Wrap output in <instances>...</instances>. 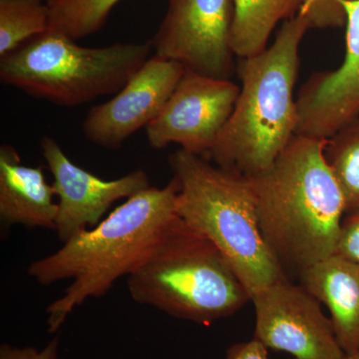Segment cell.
<instances>
[{"label": "cell", "mask_w": 359, "mask_h": 359, "mask_svg": "<svg viewBox=\"0 0 359 359\" xmlns=\"http://www.w3.org/2000/svg\"><path fill=\"white\" fill-rule=\"evenodd\" d=\"M325 156L344 198L346 215L359 212V119L327 139Z\"/></svg>", "instance_id": "16"}, {"label": "cell", "mask_w": 359, "mask_h": 359, "mask_svg": "<svg viewBox=\"0 0 359 359\" xmlns=\"http://www.w3.org/2000/svg\"><path fill=\"white\" fill-rule=\"evenodd\" d=\"M169 165L179 186L178 216L216 245L250 299L287 278L262 235L247 176L181 149Z\"/></svg>", "instance_id": "4"}, {"label": "cell", "mask_w": 359, "mask_h": 359, "mask_svg": "<svg viewBox=\"0 0 359 359\" xmlns=\"http://www.w3.org/2000/svg\"><path fill=\"white\" fill-rule=\"evenodd\" d=\"M346 13V56L337 69L314 73L297 98V134L328 139L359 119V0H339Z\"/></svg>", "instance_id": "12"}, {"label": "cell", "mask_w": 359, "mask_h": 359, "mask_svg": "<svg viewBox=\"0 0 359 359\" xmlns=\"http://www.w3.org/2000/svg\"><path fill=\"white\" fill-rule=\"evenodd\" d=\"M344 359H359V351L358 353L346 354Z\"/></svg>", "instance_id": "23"}, {"label": "cell", "mask_w": 359, "mask_h": 359, "mask_svg": "<svg viewBox=\"0 0 359 359\" xmlns=\"http://www.w3.org/2000/svg\"><path fill=\"white\" fill-rule=\"evenodd\" d=\"M335 254L359 264V212L344 219Z\"/></svg>", "instance_id": "20"}, {"label": "cell", "mask_w": 359, "mask_h": 359, "mask_svg": "<svg viewBox=\"0 0 359 359\" xmlns=\"http://www.w3.org/2000/svg\"><path fill=\"white\" fill-rule=\"evenodd\" d=\"M299 9V0H233L231 45L236 57L264 51L276 25Z\"/></svg>", "instance_id": "15"}, {"label": "cell", "mask_w": 359, "mask_h": 359, "mask_svg": "<svg viewBox=\"0 0 359 359\" xmlns=\"http://www.w3.org/2000/svg\"><path fill=\"white\" fill-rule=\"evenodd\" d=\"M299 278L302 287L327 306L344 353H358L359 264L335 254L306 269Z\"/></svg>", "instance_id": "14"}, {"label": "cell", "mask_w": 359, "mask_h": 359, "mask_svg": "<svg viewBox=\"0 0 359 359\" xmlns=\"http://www.w3.org/2000/svg\"><path fill=\"white\" fill-rule=\"evenodd\" d=\"M240 93L231 79L186 70L159 116L145 128L149 145L207 157L230 119Z\"/></svg>", "instance_id": "8"}, {"label": "cell", "mask_w": 359, "mask_h": 359, "mask_svg": "<svg viewBox=\"0 0 359 359\" xmlns=\"http://www.w3.org/2000/svg\"><path fill=\"white\" fill-rule=\"evenodd\" d=\"M176 179L163 188L135 194L94 228L62 243L53 254L33 262L28 275L42 285L71 280L46 309L47 330L55 334L73 311L104 297L122 276L138 268L178 217Z\"/></svg>", "instance_id": "1"}, {"label": "cell", "mask_w": 359, "mask_h": 359, "mask_svg": "<svg viewBox=\"0 0 359 359\" xmlns=\"http://www.w3.org/2000/svg\"><path fill=\"white\" fill-rule=\"evenodd\" d=\"M224 359H269V349L252 339L249 341L233 344L226 351Z\"/></svg>", "instance_id": "22"}, {"label": "cell", "mask_w": 359, "mask_h": 359, "mask_svg": "<svg viewBox=\"0 0 359 359\" xmlns=\"http://www.w3.org/2000/svg\"><path fill=\"white\" fill-rule=\"evenodd\" d=\"M58 204L43 168L25 166L16 149L0 147V221L2 226L56 230Z\"/></svg>", "instance_id": "13"}, {"label": "cell", "mask_w": 359, "mask_h": 359, "mask_svg": "<svg viewBox=\"0 0 359 359\" xmlns=\"http://www.w3.org/2000/svg\"><path fill=\"white\" fill-rule=\"evenodd\" d=\"M233 0H168L164 20L150 40L155 55L212 78L236 71L231 32Z\"/></svg>", "instance_id": "7"}, {"label": "cell", "mask_w": 359, "mask_h": 359, "mask_svg": "<svg viewBox=\"0 0 359 359\" xmlns=\"http://www.w3.org/2000/svg\"><path fill=\"white\" fill-rule=\"evenodd\" d=\"M186 68L176 61L151 56L112 98L93 106L82 123L90 143L110 150L159 116Z\"/></svg>", "instance_id": "10"}, {"label": "cell", "mask_w": 359, "mask_h": 359, "mask_svg": "<svg viewBox=\"0 0 359 359\" xmlns=\"http://www.w3.org/2000/svg\"><path fill=\"white\" fill-rule=\"evenodd\" d=\"M127 285L139 304L204 325L233 316L250 302L224 255L179 216L127 276Z\"/></svg>", "instance_id": "5"}, {"label": "cell", "mask_w": 359, "mask_h": 359, "mask_svg": "<svg viewBox=\"0 0 359 359\" xmlns=\"http://www.w3.org/2000/svg\"><path fill=\"white\" fill-rule=\"evenodd\" d=\"M299 13L309 18L311 27L346 25V13L339 0H299Z\"/></svg>", "instance_id": "19"}, {"label": "cell", "mask_w": 359, "mask_h": 359, "mask_svg": "<svg viewBox=\"0 0 359 359\" xmlns=\"http://www.w3.org/2000/svg\"><path fill=\"white\" fill-rule=\"evenodd\" d=\"M50 29V11L42 0H0V57Z\"/></svg>", "instance_id": "17"}, {"label": "cell", "mask_w": 359, "mask_h": 359, "mask_svg": "<svg viewBox=\"0 0 359 359\" xmlns=\"http://www.w3.org/2000/svg\"><path fill=\"white\" fill-rule=\"evenodd\" d=\"M325 144L295 135L269 169L247 176L262 235L285 273L299 276L337 252L346 210Z\"/></svg>", "instance_id": "2"}, {"label": "cell", "mask_w": 359, "mask_h": 359, "mask_svg": "<svg viewBox=\"0 0 359 359\" xmlns=\"http://www.w3.org/2000/svg\"><path fill=\"white\" fill-rule=\"evenodd\" d=\"M150 42L86 47L49 29L0 57V81L65 107L115 95L151 57Z\"/></svg>", "instance_id": "6"}, {"label": "cell", "mask_w": 359, "mask_h": 359, "mask_svg": "<svg viewBox=\"0 0 359 359\" xmlns=\"http://www.w3.org/2000/svg\"><path fill=\"white\" fill-rule=\"evenodd\" d=\"M40 148L53 177L58 204L55 231L61 243L94 228L117 201L151 187L150 177L142 169L109 181L99 178L74 164L52 137H42Z\"/></svg>", "instance_id": "11"}, {"label": "cell", "mask_w": 359, "mask_h": 359, "mask_svg": "<svg viewBox=\"0 0 359 359\" xmlns=\"http://www.w3.org/2000/svg\"><path fill=\"white\" fill-rule=\"evenodd\" d=\"M311 22L301 13L287 18L273 43L238 65L242 86L230 119L208 160L254 176L269 169L297 135L294 90L299 48Z\"/></svg>", "instance_id": "3"}, {"label": "cell", "mask_w": 359, "mask_h": 359, "mask_svg": "<svg viewBox=\"0 0 359 359\" xmlns=\"http://www.w3.org/2000/svg\"><path fill=\"white\" fill-rule=\"evenodd\" d=\"M0 359H59V339L54 337L42 349L32 346L15 347L4 344L0 346Z\"/></svg>", "instance_id": "21"}, {"label": "cell", "mask_w": 359, "mask_h": 359, "mask_svg": "<svg viewBox=\"0 0 359 359\" xmlns=\"http://www.w3.org/2000/svg\"><path fill=\"white\" fill-rule=\"evenodd\" d=\"M50 11V29L79 40L106 25L120 0H42Z\"/></svg>", "instance_id": "18"}, {"label": "cell", "mask_w": 359, "mask_h": 359, "mask_svg": "<svg viewBox=\"0 0 359 359\" xmlns=\"http://www.w3.org/2000/svg\"><path fill=\"white\" fill-rule=\"evenodd\" d=\"M256 311L254 339L294 359H344L330 318L320 302L289 278L252 297Z\"/></svg>", "instance_id": "9"}]
</instances>
